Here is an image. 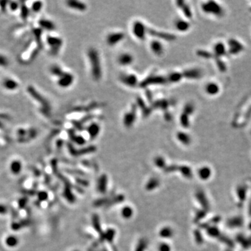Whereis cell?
<instances>
[{
	"label": "cell",
	"mask_w": 251,
	"mask_h": 251,
	"mask_svg": "<svg viewBox=\"0 0 251 251\" xmlns=\"http://www.w3.org/2000/svg\"><path fill=\"white\" fill-rule=\"evenodd\" d=\"M155 163H156V165H157V166H159L160 167H163L165 164V160L161 157L156 158V159H155Z\"/></svg>",
	"instance_id": "cell-30"
},
{
	"label": "cell",
	"mask_w": 251,
	"mask_h": 251,
	"mask_svg": "<svg viewBox=\"0 0 251 251\" xmlns=\"http://www.w3.org/2000/svg\"><path fill=\"white\" fill-rule=\"evenodd\" d=\"M87 59L90 65L91 75L94 81H99L103 76L101 61L100 55L97 49L95 48H89L87 52Z\"/></svg>",
	"instance_id": "cell-1"
},
{
	"label": "cell",
	"mask_w": 251,
	"mask_h": 251,
	"mask_svg": "<svg viewBox=\"0 0 251 251\" xmlns=\"http://www.w3.org/2000/svg\"><path fill=\"white\" fill-rule=\"evenodd\" d=\"M244 50L243 44L237 39L230 38L228 41V53L230 55H238Z\"/></svg>",
	"instance_id": "cell-11"
},
{
	"label": "cell",
	"mask_w": 251,
	"mask_h": 251,
	"mask_svg": "<svg viewBox=\"0 0 251 251\" xmlns=\"http://www.w3.org/2000/svg\"><path fill=\"white\" fill-rule=\"evenodd\" d=\"M197 55H198L199 57H202V58H204V59H210L213 57V54H211V53H209V52L205 51V50H198V51L197 52Z\"/></svg>",
	"instance_id": "cell-27"
},
{
	"label": "cell",
	"mask_w": 251,
	"mask_h": 251,
	"mask_svg": "<svg viewBox=\"0 0 251 251\" xmlns=\"http://www.w3.org/2000/svg\"><path fill=\"white\" fill-rule=\"evenodd\" d=\"M202 9L205 14H211L213 16L220 17L223 15V9L222 6L214 1H209L202 4Z\"/></svg>",
	"instance_id": "cell-5"
},
{
	"label": "cell",
	"mask_w": 251,
	"mask_h": 251,
	"mask_svg": "<svg viewBox=\"0 0 251 251\" xmlns=\"http://www.w3.org/2000/svg\"><path fill=\"white\" fill-rule=\"evenodd\" d=\"M16 243H18V239H16L14 237H10L7 239V244L9 245V246H14L16 244Z\"/></svg>",
	"instance_id": "cell-31"
},
{
	"label": "cell",
	"mask_w": 251,
	"mask_h": 251,
	"mask_svg": "<svg viewBox=\"0 0 251 251\" xmlns=\"http://www.w3.org/2000/svg\"><path fill=\"white\" fill-rule=\"evenodd\" d=\"M178 141L184 145H188L191 142V137L189 134L184 131H178L176 135Z\"/></svg>",
	"instance_id": "cell-23"
},
{
	"label": "cell",
	"mask_w": 251,
	"mask_h": 251,
	"mask_svg": "<svg viewBox=\"0 0 251 251\" xmlns=\"http://www.w3.org/2000/svg\"><path fill=\"white\" fill-rule=\"evenodd\" d=\"M151 104L152 109L161 110H163L165 112L168 111L169 107L171 105H172L173 103L169 99H160L152 102Z\"/></svg>",
	"instance_id": "cell-12"
},
{
	"label": "cell",
	"mask_w": 251,
	"mask_h": 251,
	"mask_svg": "<svg viewBox=\"0 0 251 251\" xmlns=\"http://www.w3.org/2000/svg\"><path fill=\"white\" fill-rule=\"evenodd\" d=\"M15 163H14L12 164V171L14 172H18L20 170V163H18V164H17V162L18 161H14Z\"/></svg>",
	"instance_id": "cell-32"
},
{
	"label": "cell",
	"mask_w": 251,
	"mask_h": 251,
	"mask_svg": "<svg viewBox=\"0 0 251 251\" xmlns=\"http://www.w3.org/2000/svg\"><path fill=\"white\" fill-rule=\"evenodd\" d=\"M190 116L185 114V113L182 112L181 114H180L179 117V122L180 124L182 127L184 128H188L190 126L191 124V122H190Z\"/></svg>",
	"instance_id": "cell-24"
},
{
	"label": "cell",
	"mask_w": 251,
	"mask_h": 251,
	"mask_svg": "<svg viewBox=\"0 0 251 251\" xmlns=\"http://www.w3.org/2000/svg\"><path fill=\"white\" fill-rule=\"evenodd\" d=\"M137 108H139L142 111V114L144 117H148L151 114L152 111V107L151 106L146 105V104L145 103L144 100L142 99L141 97H138L137 98Z\"/></svg>",
	"instance_id": "cell-18"
},
{
	"label": "cell",
	"mask_w": 251,
	"mask_h": 251,
	"mask_svg": "<svg viewBox=\"0 0 251 251\" xmlns=\"http://www.w3.org/2000/svg\"><path fill=\"white\" fill-rule=\"evenodd\" d=\"M148 35L154 37L158 40H163L165 41H174L176 40V37L172 33L166 32V31H159L154 29L153 28L148 27Z\"/></svg>",
	"instance_id": "cell-8"
},
{
	"label": "cell",
	"mask_w": 251,
	"mask_h": 251,
	"mask_svg": "<svg viewBox=\"0 0 251 251\" xmlns=\"http://www.w3.org/2000/svg\"><path fill=\"white\" fill-rule=\"evenodd\" d=\"M204 89H205L206 94L210 95V96H215V95L218 94L219 92H220L219 85H217V83L213 82L206 84L205 87H204Z\"/></svg>",
	"instance_id": "cell-21"
},
{
	"label": "cell",
	"mask_w": 251,
	"mask_h": 251,
	"mask_svg": "<svg viewBox=\"0 0 251 251\" xmlns=\"http://www.w3.org/2000/svg\"><path fill=\"white\" fill-rule=\"evenodd\" d=\"M117 61L122 66H131L134 62V57L129 53H123L119 55Z\"/></svg>",
	"instance_id": "cell-14"
},
{
	"label": "cell",
	"mask_w": 251,
	"mask_h": 251,
	"mask_svg": "<svg viewBox=\"0 0 251 251\" xmlns=\"http://www.w3.org/2000/svg\"><path fill=\"white\" fill-rule=\"evenodd\" d=\"M167 83H178L183 80V75H182L181 72L174 71L171 72L166 76Z\"/></svg>",
	"instance_id": "cell-22"
},
{
	"label": "cell",
	"mask_w": 251,
	"mask_h": 251,
	"mask_svg": "<svg viewBox=\"0 0 251 251\" xmlns=\"http://www.w3.org/2000/svg\"><path fill=\"white\" fill-rule=\"evenodd\" d=\"M198 174L200 178L203 180H206L211 176V170L208 167H203L200 169Z\"/></svg>",
	"instance_id": "cell-25"
},
{
	"label": "cell",
	"mask_w": 251,
	"mask_h": 251,
	"mask_svg": "<svg viewBox=\"0 0 251 251\" xmlns=\"http://www.w3.org/2000/svg\"><path fill=\"white\" fill-rule=\"evenodd\" d=\"M125 33L122 31H114L111 32L106 36V43L110 47L117 46L125 38Z\"/></svg>",
	"instance_id": "cell-9"
},
{
	"label": "cell",
	"mask_w": 251,
	"mask_h": 251,
	"mask_svg": "<svg viewBox=\"0 0 251 251\" xmlns=\"http://www.w3.org/2000/svg\"><path fill=\"white\" fill-rule=\"evenodd\" d=\"M133 214V211H132L131 208L130 207H125L122 210V215L125 218H129Z\"/></svg>",
	"instance_id": "cell-29"
},
{
	"label": "cell",
	"mask_w": 251,
	"mask_h": 251,
	"mask_svg": "<svg viewBox=\"0 0 251 251\" xmlns=\"http://www.w3.org/2000/svg\"><path fill=\"white\" fill-rule=\"evenodd\" d=\"M178 8L181 9L184 16L188 20H191L193 18V12L190 6L186 2L183 1H178L176 2Z\"/></svg>",
	"instance_id": "cell-17"
},
{
	"label": "cell",
	"mask_w": 251,
	"mask_h": 251,
	"mask_svg": "<svg viewBox=\"0 0 251 251\" xmlns=\"http://www.w3.org/2000/svg\"><path fill=\"white\" fill-rule=\"evenodd\" d=\"M195 111V105L192 103H187L185 105L183 106V108L182 112L191 117Z\"/></svg>",
	"instance_id": "cell-26"
},
{
	"label": "cell",
	"mask_w": 251,
	"mask_h": 251,
	"mask_svg": "<svg viewBox=\"0 0 251 251\" xmlns=\"http://www.w3.org/2000/svg\"><path fill=\"white\" fill-rule=\"evenodd\" d=\"M119 80L123 85L128 87L134 88L139 85V81L137 76L131 73H123L120 74Z\"/></svg>",
	"instance_id": "cell-7"
},
{
	"label": "cell",
	"mask_w": 251,
	"mask_h": 251,
	"mask_svg": "<svg viewBox=\"0 0 251 251\" xmlns=\"http://www.w3.org/2000/svg\"><path fill=\"white\" fill-rule=\"evenodd\" d=\"M167 83V80L166 76L152 73L145 78L143 80L139 82V86L141 88H146L152 85H163Z\"/></svg>",
	"instance_id": "cell-3"
},
{
	"label": "cell",
	"mask_w": 251,
	"mask_h": 251,
	"mask_svg": "<svg viewBox=\"0 0 251 251\" xmlns=\"http://www.w3.org/2000/svg\"><path fill=\"white\" fill-rule=\"evenodd\" d=\"M50 71L55 77L58 78L57 83L60 87L62 88H68L73 84L74 75L69 72H66L63 70L60 66L57 65H54L51 67Z\"/></svg>",
	"instance_id": "cell-2"
},
{
	"label": "cell",
	"mask_w": 251,
	"mask_h": 251,
	"mask_svg": "<svg viewBox=\"0 0 251 251\" xmlns=\"http://www.w3.org/2000/svg\"><path fill=\"white\" fill-rule=\"evenodd\" d=\"M183 78L188 80H199L202 77V70L198 68H187L181 72Z\"/></svg>",
	"instance_id": "cell-10"
},
{
	"label": "cell",
	"mask_w": 251,
	"mask_h": 251,
	"mask_svg": "<svg viewBox=\"0 0 251 251\" xmlns=\"http://www.w3.org/2000/svg\"><path fill=\"white\" fill-rule=\"evenodd\" d=\"M137 106L136 104H133L131 109L126 112L123 117V124L127 128H131L134 125L137 119Z\"/></svg>",
	"instance_id": "cell-6"
},
{
	"label": "cell",
	"mask_w": 251,
	"mask_h": 251,
	"mask_svg": "<svg viewBox=\"0 0 251 251\" xmlns=\"http://www.w3.org/2000/svg\"><path fill=\"white\" fill-rule=\"evenodd\" d=\"M87 132L91 139L96 138L100 132V126L97 122H93L89 124L87 127Z\"/></svg>",
	"instance_id": "cell-16"
},
{
	"label": "cell",
	"mask_w": 251,
	"mask_h": 251,
	"mask_svg": "<svg viewBox=\"0 0 251 251\" xmlns=\"http://www.w3.org/2000/svg\"><path fill=\"white\" fill-rule=\"evenodd\" d=\"M149 47L151 52L156 56H161L163 55L165 48L161 41L158 39H154L149 43Z\"/></svg>",
	"instance_id": "cell-13"
},
{
	"label": "cell",
	"mask_w": 251,
	"mask_h": 251,
	"mask_svg": "<svg viewBox=\"0 0 251 251\" xmlns=\"http://www.w3.org/2000/svg\"><path fill=\"white\" fill-rule=\"evenodd\" d=\"M227 48L225 44L222 42H218L215 44L213 47V56L215 57L220 58L221 57L224 56L227 53Z\"/></svg>",
	"instance_id": "cell-20"
},
{
	"label": "cell",
	"mask_w": 251,
	"mask_h": 251,
	"mask_svg": "<svg viewBox=\"0 0 251 251\" xmlns=\"http://www.w3.org/2000/svg\"><path fill=\"white\" fill-rule=\"evenodd\" d=\"M164 118L166 121H170L172 119V115H171V114L168 111L165 112L164 114Z\"/></svg>",
	"instance_id": "cell-34"
},
{
	"label": "cell",
	"mask_w": 251,
	"mask_h": 251,
	"mask_svg": "<svg viewBox=\"0 0 251 251\" xmlns=\"http://www.w3.org/2000/svg\"><path fill=\"white\" fill-rule=\"evenodd\" d=\"M66 4L70 9L75 11H81V12H84V11H85L87 9V5L83 1L72 0V1H67Z\"/></svg>",
	"instance_id": "cell-19"
},
{
	"label": "cell",
	"mask_w": 251,
	"mask_h": 251,
	"mask_svg": "<svg viewBox=\"0 0 251 251\" xmlns=\"http://www.w3.org/2000/svg\"><path fill=\"white\" fill-rule=\"evenodd\" d=\"M250 11H251V9H250Z\"/></svg>",
	"instance_id": "cell-35"
},
{
	"label": "cell",
	"mask_w": 251,
	"mask_h": 251,
	"mask_svg": "<svg viewBox=\"0 0 251 251\" xmlns=\"http://www.w3.org/2000/svg\"><path fill=\"white\" fill-rule=\"evenodd\" d=\"M132 33L137 40L144 41L148 35V27L141 20H135L132 24Z\"/></svg>",
	"instance_id": "cell-4"
},
{
	"label": "cell",
	"mask_w": 251,
	"mask_h": 251,
	"mask_svg": "<svg viewBox=\"0 0 251 251\" xmlns=\"http://www.w3.org/2000/svg\"><path fill=\"white\" fill-rule=\"evenodd\" d=\"M174 26L176 30L179 32H186L191 28V24L188 20L178 18L174 20Z\"/></svg>",
	"instance_id": "cell-15"
},
{
	"label": "cell",
	"mask_w": 251,
	"mask_h": 251,
	"mask_svg": "<svg viewBox=\"0 0 251 251\" xmlns=\"http://www.w3.org/2000/svg\"><path fill=\"white\" fill-rule=\"evenodd\" d=\"M172 234V230H171L170 228H164L161 230V232H160V235L161 237L167 238L170 237Z\"/></svg>",
	"instance_id": "cell-28"
},
{
	"label": "cell",
	"mask_w": 251,
	"mask_h": 251,
	"mask_svg": "<svg viewBox=\"0 0 251 251\" xmlns=\"http://www.w3.org/2000/svg\"><path fill=\"white\" fill-rule=\"evenodd\" d=\"M160 251H170V247L166 243H161L159 246Z\"/></svg>",
	"instance_id": "cell-33"
}]
</instances>
